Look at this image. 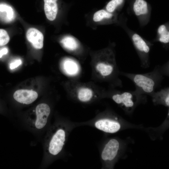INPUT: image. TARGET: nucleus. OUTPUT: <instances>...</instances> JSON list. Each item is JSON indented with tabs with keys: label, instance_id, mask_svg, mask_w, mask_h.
I'll return each instance as SVG.
<instances>
[{
	"label": "nucleus",
	"instance_id": "f257e3e1",
	"mask_svg": "<svg viewBox=\"0 0 169 169\" xmlns=\"http://www.w3.org/2000/svg\"><path fill=\"white\" fill-rule=\"evenodd\" d=\"M76 122L67 118L56 120L48 130L45 140V158L49 163L62 156L69 136L75 128Z\"/></svg>",
	"mask_w": 169,
	"mask_h": 169
},
{
	"label": "nucleus",
	"instance_id": "f03ea898",
	"mask_svg": "<svg viewBox=\"0 0 169 169\" xmlns=\"http://www.w3.org/2000/svg\"><path fill=\"white\" fill-rule=\"evenodd\" d=\"M169 73L168 62L162 66L157 65L152 71L146 73L136 74L120 71V75L131 80L138 92L150 96L160 86L164 76H169Z\"/></svg>",
	"mask_w": 169,
	"mask_h": 169
},
{
	"label": "nucleus",
	"instance_id": "7ed1b4c3",
	"mask_svg": "<svg viewBox=\"0 0 169 169\" xmlns=\"http://www.w3.org/2000/svg\"><path fill=\"white\" fill-rule=\"evenodd\" d=\"M76 124L77 127L89 126L109 134L115 133L127 129L143 127L141 125H136L128 122L114 112L109 110L99 113L91 120L76 122Z\"/></svg>",
	"mask_w": 169,
	"mask_h": 169
},
{
	"label": "nucleus",
	"instance_id": "20e7f679",
	"mask_svg": "<svg viewBox=\"0 0 169 169\" xmlns=\"http://www.w3.org/2000/svg\"><path fill=\"white\" fill-rule=\"evenodd\" d=\"M127 142L117 137L105 140L100 147V154L102 169H112L125 153Z\"/></svg>",
	"mask_w": 169,
	"mask_h": 169
},
{
	"label": "nucleus",
	"instance_id": "39448f33",
	"mask_svg": "<svg viewBox=\"0 0 169 169\" xmlns=\"http://www.w3.org/2000/svg\"><path fill=\"white\" fill-rule=\"evenodd\" d=\"M104 97L110 98L128 115L132 114L138 105L144 104L147 102L146 95L136 90L124 91L113 90L107 93L104 92Z\"/></svg>",
	"mask_w": 169,
	"mask_h": 169
},
{
	"label": "nucleus",
	"instance_id": "423d86ee",
	"mask_svg": "<svg viewBox=\"0 0 169 169\" xmlns=\"http://www.w3.org/2000/svg\"><path fill=\"white\" fill-rule=\"evenodd\" d=\"M33 112V114L27 120L30 127L37 130L45 129L50 120L51 113L50 106L45 103L39 104L36 106Z\"/></svg>",
	"mask_w": 169,
	"mask_h": 169
},
{
	"label": "nucleus",
	"instance_id": "0eeeda50",
	"mask_svg": "<svg viewBox=\"0 0 169 169\" xmlns=\"http://www.w3.org/2000/svg\"><path fill=\"white\" fill-rule=\"evenodd\" d=\"M38 97V94L35 91L27 90H19L13 94L14 99L18 102L26 105L34 101Z\"/></svg>",
	"mask_w": 169,
	"mask_h": 169
},
{
	"label": "nucleus",
	"instance_id": "6e6552de",
	"mask_svg": "<svg viewBox=\"0 0 169 169\" xmlns=\"http://www.w3.org/2000/svg\"><path fill=\"white\" fill-rule=\"evenodd\" d=\"M150 96L151 97L153 104L155 105H162L167 107H169V87H167L160 90L152 93Z\"/></svg>",
	"mask_w": 169,
	"mask_h": 169
},
{
	"label": "nucleus",
	"instance_id": "1a4fd4ad",
	"mask_svg": "<svg viewBox=\"0 0 169 169\" xmlns=\"http://www.w3.org/2000/svg\"><path fill=\"white\" fill-rule=\"evenodd\" d=\"M26 37L28 41L35 48L40 49L43 48L44 36L37 29L34 28L28 29L26 33Z\"/></svg>",
	"mask_w": 169,
	"mask_h": 169
},
{
	"label": "nucleus",
	"instance_id": "9d476101",
	"mask_svg": "<svg viewBox=\"0 0 169 169\" xmlns=\"http://www.w3.org/2000/svg\"><path fill=\"white\" fill-rule=\"evenodd\" d=\"M76 99L83 103H88L101 96L94 94L92 90L87 87H82L79 89L76 96Z\"/></svg>",
	"mask_w": 169,
	"mask_h": 169
},
{
	"label": "nucleus",
	"instance_id": "9b49d317",
	"mask_svg": "<svg viewBox=\"0 0 169 169\" xmlns=\"http://www.w3.org/2000/svg\"><path fill=\"white\" fill-rule=\"evenodd\" d=\"M169 119V109L166 117L163 123L157 128L149 127L145 129L150 137L152 140L160 137L161 136L168 128Z\"/></svg>",
	"mask_w": 169,
	"mask_h": 169
},
{
	"label": "nucleus",
	"instance_id": "f8f14e48",
	"mask_svg": "<svg viewBox=\"0 0 169 169\" xmlns=\"http://www.w3.org/2000/svg\"><path fill=\"white\" fill-rule=\"evenodd\" d=\"M61 67L64 72L70 76L76 75L79 71V66L77 63L70 58H66L63 60Z\"/></svg>",
	"mask_w": 169,
	"mask_h": 169
},
{
	"label": "nucleus",
	"instance_id": "ddd939ff",
	"mask_svg": "<svg viewBox=\"0 0 169 169\" xmlns=\"http://www.w3.org/2000/svg\"><path fill=\"white\" fill-rule=\"evenodd\" d=\"M57 0H44V10L47 19L50 21L54 20L58 12Z\"/></svg>",
	"mask_w": 169,
	"mask_h": 169
},
{
	"label": "nucleus",
	"instance_id": "4468645a",
	"mask_svg": "<svg viewBox=\"0 0 169 169\" xmlns=\"http://www.w3.org/2000/svg\"><path fill=\"white\" fill-rule=\"evenodd\" d=\"M15 18L14 11L10 6L5 3L0 4V20L5 23H9Z\"/></svg>",
	"mask_w": 169,
	"mask_h": 169
},
{
	"label": "nucleus",
	"instance_id": "2eb2a0df",
	"mask_svg": "<svg viewBox=\"0 0 169 169\" xmlns=\"http://www.w3.org/2000/svg\"><path fill=\"white\" fill-rule=\"evenodd\" d=\"M133 9L137 16L146 14L148 11L147 3L144 0H136L134 3Z\"/></svg>",
	"mask_w": 169,
	"mask_h": 169
},
{
	"label": "nucleus",
	"instance_id": "dca6fc26",
	"mask_svg": "<svg viewBox=\"0 0 169 169\" xmlns=\"http://www.w3.org/2000/svg\"><path fill=\"white\" fill-rule=\"evenodd\" d=\"M60 42L65 49L69 50H74L79 47L78 43L76 40L70 36H67L64 37Z\"/></svg>",
	"mask_w": 169,
	"mask_h": 169
},
{
	"label": "nucleus",
	"instance_id": "f3484780",
	"mask_svg": "<svg viewBox=\"0 0 169 169\" xmlns=\"http://www.w3.org/2000/svg\"><path fill=\"white\" fill-rule=\"evenodd\" d=\"M158 33L160 35L159 41L164 44H167L169 42V32L164 25H160L158 29Z\"/></svg>",
	"mask_w": 169,
	"mask_h": 169
},
{
	"label": "nucleus",
	"instance_id": "a211bd4d",
	"mask_svg": "<svg viewBox=\"0 0 169 169\" xmlns=\"http://www.w3.org/2000/svg\"><path fill=\"white\" fill-rule=\"evenodd\" d=\"M113 15L104 10H100L96 12L93 15V20L95 22L100 21L105 18H110Z\"/></svg>",
	"mask_w": 169,
	"mask_h": 169
},
{
	"label": "nucleus",
	"instance_id": "6ab92c4d",
	"mask_svg": "<svg viewBox=\"0 0 169 169\" xmlns=\"http://www.w3.org/2000/svg\"><path fill=\"white\" fill-rule=\"evenodd\" d=\"M124 0H111L107 4L106 9L108 12L112 13L114 11L117 7L121 4Z\"/></svg>",
	"mask_w": 169,
	"mask_h": 169
},
{
	"label": "nucleus",
	"instance_id": "aec40b11",
	"mask_svg": "<svg viewBox=\"0 0 169 169\" xmlns=\"http://www.w3.org/2000/svg\"><path fill=\"white\" fill-rule=\"evenodd\" d=\"M10 39L9 36L5 30L0 29V46L6 44Z\"/></svg>",
	"mask_w": 169,
	"mask_h": 169
},
{
	"label": "nucleus",
	"instance_id": "412c9836",
	"mask_svg": "<svg viewBox=\"0 0 169 169\" xmlns=\"http://www.w3.org/2000/svg\"><path fill=\"white\" fill-rule=\"evenodd\" d=\"M22 63L21 60H17L10 64V68L11 69H14L20 65Z\"/></svg>",
	"mask_w": 169,
	"mask_h": 169
},
{
	"label": "nucleus",
	"instance_id": "4be33fe9",
	"mask_svg": "<svg viewBox=\"0 0 169 169\" xmlns=\"http://www.w3.org/2000/svg\"><path fill=\"white\" fill-rule=\"evenodd\" d=\"M8 49L6 48H4L0 50V58H1L3 55L6 54L8 52Z\"/></svg>",
	"mask_w": 169,
	"mask_h": 169
}]
</instances>
